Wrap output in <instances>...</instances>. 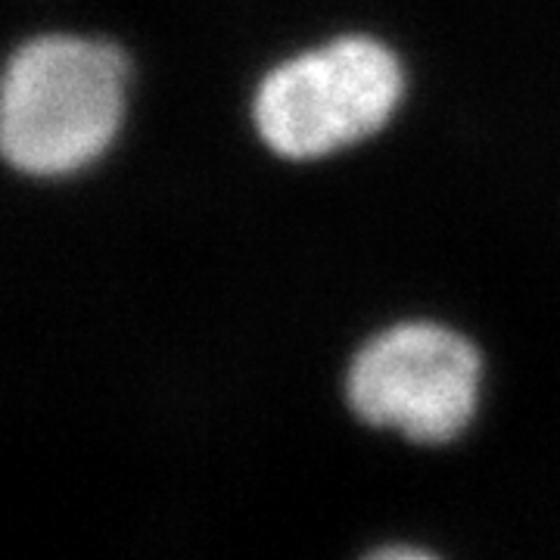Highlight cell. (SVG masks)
Masks as SVG:
<instances>
[{"label":"cell","mask_w":560,"mask_h":560,"mask_svg":"<svg viewBox=\"0 0 560 560\" xmlns=\"http://www.w3.org/2000/svg\"><path fill=\"white\" fill-rule=\"evenodd\" d=\"M482 355L460 330L442 320H399L355 349L342 396L371 430L415 445L460 440L480 411Z\"/></svg>","instance_id":"cell-3"},{"label":"cell","mask_w":560,"mask_h":560,"mask_svg":"<svg viewBox=\"0 0 560 560\" xmlns=\"http://www.w3.org/2000/svg\"><path fill=\"white\" fill-rule=\"evenodd\" d=\"M399 54L340 35L271 66L253 94V128L280 160L318 162L381 135L405 101Z\"/></svg>","instance_id":"cell-2"},{"label":"cell","mask_w":560,"mask_h":560,"mask_svg":"<svg viewBox=\"0 0 560 560\" xmlns=\"http://www.w3.org/2000/svg\"><path fill=\"white\" fill-rule=\"evenodd\" d=\"M361 560H442L440 555L420 548V545H408V541H386L371 548L368 555H361Z\"/></svg>","instance_id":"cell-4"},{"label":"cell","mask_w":560,"mask_h":560,"mask_svg":"<svg viewBox=\"0 0 560 560\" xmlns=\"http://www.w3.org/2000/svg\"><path fill=\"white\" fill-rule=\"evenodd\" d=\"M131 60L116 40L38 35L3 69L0 150L25 178H72L119 140Z\"/></svg>","instance_id":"cell-1"}]
</instances>
